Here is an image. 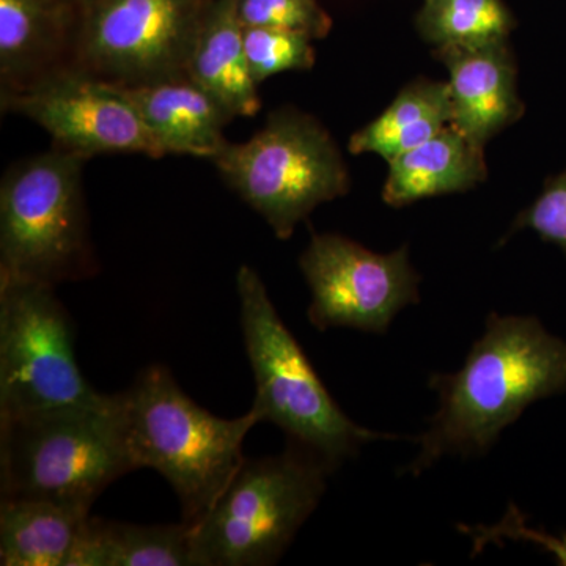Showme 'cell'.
<instances>
[{
  "label": "cell",
  "instance_id": "7a4b0ae2",
  "mask_svg": "<svg viewBox=\"0 0 566 566\" xmlns=\"http://www.w3.org/2000/svg\"><path fill=\"white\" fill-rule=\"evenodd\" d=\"M118 395L134 471H158L180 499L182 523L196 526L240 471L245 436L262 420L252 408L237 419L211 415L161 364Z\"/></svg>",
  "mask_w": 566,
  "mask_h": 566
},
{
  "label": "cell",
  "instance_id": "d4e9b609",
  "mask_svg": "<svg viewBox=\"0 0 566 566\" xmlns=\"http://www.w3.org/2000/svg\"><path fill=\"white\" fill-rule=\"evenodd\" d=\"M71 2L77 3V6H81L82 9H85V7L91 6V3L95 2V0H71Z\"/></svg>",
  "mask_w": 566,
  "mask_h": 566
},
{
  "label": "cell",
  "instance_id": "ac0fdd59",
  "mask_svg": "<svg viewBox=\"0 0 566 566\" xmlns=\"http://www.w3.org/2000/svg\"><path fill=\"white\" fill-rule=\"evenodd\" d=\"M69 566H199L192 526H139L88 516Z\"/></svg>",
  "mask_w": 566,
  "mask_h": 566
},
{
  "label": "cell",
  "instance_id": "5b68a950",
  "mask_svg": "<svg viewBox=\"0 0 566 566\" xmlns=\"http://www.w3.org/2000/svg\"><path fill=\"white\" fill-rule=\"evenodd\" d=\"M87 159L54 147L10 167L0 182V281L55 289L98 271L82 170Z\"/></svg>",
  "mask_w": 566,
  "mask_h": 566
},
{
  "label": "cell",
  "instance_id": "2e32d148",
  "mask_svg": "<svg viewBox=\"0 0 566 566\" xmlns=\"http://www.w3.org/2000/svg\"><path fill=\"white\" fill-rule=\"evenodd\" d=\"M186 76L210 93L230 117H253L262 109L244 50L238 0H214L189 59Z\"/></svg>",
  "mask_w": 566,
  "mask_h": 566
},
{
  "label": "cell",
  "instance_id": "9c48e42d",
  "mask_svg": "<svg viewBox=\"0 0 566 566\" xmlns=\"http://www.w3.org/2000/svg\"><path fill=\"white\" fill-rule=\"evenodd\" d=\"M214 0H95L82 13L74 70L112 85L186 76Z\"/></svg>",
  "mask_w": 566,
  "mask_h": 566
},
{
  "label": "cell",
  "instance_id": "9a60e30c",
  "mask_svg": "<svg viewBox=\"0 0 566 566\" xmlns=\"http://www.w3.org/2000/svg\"><path fill=\"white\" fill-rule=\"evenodd\" d=\"M387 163L382 200L394 208L465 192L488 178L485 147L469 140L452 125Z\"/></svg>",
  "mask_w": 566,
  "mask_h": 566
},
{
  "label": "cell",
  "instance_id": "603a6c76",
  "mask_svg": "<svg viewBox=\"0 0 566 566\" xmlns=\"http://www.w3.org/2000/svg\"><path fill=\"white\" fill-rule=\"evenodd\" d=\"M520 230H532L546 243L557 245L566 256V167L545 182L531 207L517 214L504 241Z\"/></svg>",
  "mask_w": 566,
  "mask_h": 566
},
{
  "label": "cell",
  "instance_id": "277c9868",
  "mask_svg": "<svg viewBox=\"0 0 566 566\" xmlns=\"http://www.w3.org/2000/svg\"><path fill=\"white\" fill-rule=\"evenodd\" d=\"M237 292L255 379L252 409L262 422L277 424L289 441L318 453L334 471L370 442L411 439L368 430L342 411L248 264L238 270Z\"/></svg>",
  "mask_w": 566,
  "mask_h": 566
},
{
  "label": "cell",
  "instance_id": "e0dca14e",
  "mask_svg": "<svg viewBox=\"0 0 566 566\" xmlns=\"http://www.w3.org/2000/svg\"><path fill=\"white\" fill-rule=\"evenodd\" d=\"M91 510L43 499L0 504V565L69 566Z\"/></svg>",
  "mask_w": 566,
  "mask_h": 566
},
{
  "label": "cell",
  "instance_id": "7c38bea8",
  "mask_svg": "<svg viewBox=\"0 0 566 566\" xmlns=\"http://www.w3.org/2000/svg\"><path fill=\"white\" fill-rule=\"evenodd\" d=\"M434 57L449 71L450 125L469 140L485 147L523 117L526 107L517 93L515 55L509 41L436 48Z\"/></svg>",
  "mask_w": 566,
  "mask_h": 566
},
{
  "label": "cell",
  "instance_id": "ffe728a7",
  "mask_svg": "<svg viewBox=\"0 0 566 566\" xmlns=\"http://www.w3.org/2000/svg\"><path fill=\"white\" fill-rule=\"evenodd\" d=\"M516 21L504 0H423L417 32L436 48L509 41Z\"/></svg>",
  "mask_w": 566,
  "mask_h": 566
},
{
  "label": "cell",
  "instance_id": "5bb4252c",
  "mask_svg": "<svg viewBox=\"0 0 566 566\" xmlns=\"http://www.w3.org/2000/svg\"><path fill=\"white\" fill-rule=\"evenodd\" d=\"M114 87L139 114L164 155L211 161L227 144L223 128L233 118L189 77Z\"/></svg>",
  "mask_w": 566,
  "mask_h": 566
},
{
  "label": "cell",
  "instance_id": "30bf717a",
  "mask_svg": "<svg viewBox=\"0 0 566 566\" xmlns=\"http://www.w3.org/2000/svg\"><path fill=\"white\" fill-rule=\"evenodd\" d=\"M300 268L312 294L308 322L322 333L349 327L382 335L403 308L420 303L422 277L408 245L376 253L342 234L314 233Z\"/></svg>",
  "mask_w": 566,
  "mask_h": 566
},
{
  "label": "cell",
  "instance_id": "52a82bcc",
  "mask_svg": "<svg viewBox=\"0 0 566 566\" xmlns=\"http://www.w3.org/2000/svg\"><path fill=\"white\" fill-rule=\"evenodd\" d=\"M211 163L279 240L292 238L316 207L346 196L352 185L337 142L294 107L274 111L251 139L227 140Z\"/></svg>",
  "mask_w": 566,
  "mask_h": 566
},
{
  "label": "cell",
  "instance_id": "7402d4cb",
  "mask_svg": "<svg viewBox=\"0 0 566 566\" xmlns=\"http://www.w3.org/2000/svg\"><path fill=\"white\" fill-rule=\"evenodd\" d=\"M238 17L244 28L283 29L323 40L333 29V18L318 0H238Z\"/></svg>",
  "mask_w": 566,
  "mask_h": 566
},
{
  "label": "cell",
  "instance_id": "44dd1931",
  "mask_svg": "<svg viewBox=\"0 0 566 566\" xmlns=\"http://www.w3.org/2000/svg\"><path fill=\"white\" fill-rule=\"evenodd\" d=\"M314 41L305 33L271 28H244V50L253 81L315 65Z\"/></svg>",
  "mask_w": 566,
  "mask_h": 566
},
{
  "label": "cell",
  "instance_id": "8992f818",
  "mask_svg": "<svg viewBox=\"0 0 566 566\" xmlns=\"http://www.w3.org/2000/svg\"><path fill=\"white\" fill-rule=\"evenodd\" d=\"M334 469L318 453L289 441L285 452L244 460L200 523L192 526L199 566H270L326 493Z\"/></svg>",
  "mask_w": 566,
  "mask_h": 566
},
{
  "label": "cell",
  "instance_id": "3957f363",
  "mask_svg": "<svg viewBox=\"0 0 566 566\" xmlns=\"http://www.w3.org/2000/svg\"><path fill=\"white\" fill-rule=\"evenodd\" d=\"M128 472L118 394L95 405L0 417L2 501L43 499L92 510Z\"/></svg>",
  "mask_w": 566,
  "mask_h": 566
},
{
  "label": "cell",
  "instance_id": "cb8c5ba5",
  "mask_svg": "<svg viewBox=\"0 0 566 566\" xmlns=\"http://www.w3.org/2000/svg\"><path fill=\"white\" fill-rule=\"evenodd\" d=\"M458 531L471 536L474 543V553L479 554L490 543L504 542H531L534 545L542 546L547 553L557 558L558 565L566 566V534L562 536L546 534V532L536 531L527 527L526 516L515 504H510L509 512L502 517L501 523L494 526H458Z\"/></svg>",
  "mask_w": 566,
  "mask_h": 566
},
{
  "label": "cell",
  "instance_id": "8fae6325",
  "mask_svg": "<svg viewBox=\"0 0 566 566\" xmlns=\"http://www.w3.org/2000/svg\"><path fill=\"white\" fill-rule=\"evenodd\" d=\"M0 104L3 112L40 125L54 140V147L84 159L114 153H137L155 159L166 156L114 85L74 69L0 95Z\"/></svg>",
  "mask_w": 566,
  "mask_h": 566
},
{
  "label": "cell",
  "instance_id": "6da1fadb",
  "mask_svg": "<svg viewBox=\"0 0 566 566\" xmlns=\"http://www.w3.org/2000/svg\"><path fill=\"white\" fill-rule=\"evenodd\" d=\"M438 411L412 441L419 452L401 474L422 475L444 457H483L528 406L566 392V342L535 316L486 318L455 374H431Z\"/></svg>",
  "mask_w": 566,
  "mask_h": 566
},
{
  "label": "cell",
  "instance_id": "ba28073f",
  "mask_svg": "<svg viewBox=\"0 0 566 566\" xmlns=\"http://www.w3.org/2000/svg\"><path fill=\"white\" fill-rule=\"evenodd\" d=\"M55 289L0 281V417L99 403L74 354L69 312Z\"/></svg>",
  "mask_w": 566,
  "mask_h": 566
},
{
  "label": "cell",
  "instance_id": "4fadbf2b",
  "mask_svg": "<svg viewBox=\"0 0 566 566\" xmlns=\"http://www.w3.org/2000/svg\"><path fill=\"white\" fill-rule=\"evenodd\" d=\"M82 13L71 0H0V95L74 69Z\"/></svg>",
  "mask_w": 566,
  "mask_h": 566
},
{
  "label": "cell",
  "instance_id": "d6986e66",
  "mask_svg": "<svg viewBox=\"0 0 566 566\" xmlns=\"http://www.w3.org/2000/svg\"><path fill=\"white\" fill-rule=\"evenodd\" d=\"M452 122L449 84L423 77L406 85L378 118L349 139L353 155L374 153L386 161L419 147Z\"/></svg>",
  "mask_w": 566,
  "mask_h": 566
}]
</instances>
